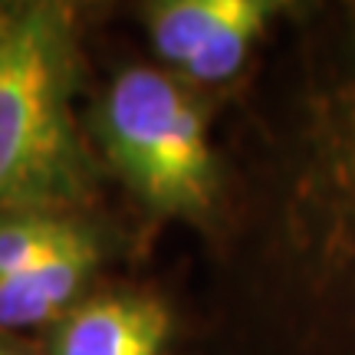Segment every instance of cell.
Listing matches in <instances>:
<instances>
[{"label":"cell","instance_id":"10","mask_svg":"<svg viewBox=\"0 0 355 355\" xmlns=\"http://www.w3.org/2000/svg\"><path fill=\"white\" fill-rule=\"evenodd\" d=\"M0 355H26V352H17V349H7V345H0Z\"/></svg>","mask_w":355,"mask_h":355},{"label":"cell","instance_id":"7","mask_svg":"<svg viewBox=\"0 0 355 355\" xmlns=\"http://www.w3.org/2000/svg\"><path fill=\"white\" fill-rule=\"evenodd\" d=\"M230 10V0H171L152 10V43L171 66L188 63Z\"/></svg>","mask_w":355,"mask_h":355},{"label":"cell","instance_id":"6","mask_svg":"<svg viewBox=\"0 0 355 355\" xmlns=\"http://www.w3.org/2000/svg\"><path fill=\"white\" fill-rule=\"evenodd\" d=\"M266 17L270 7L260 0H230L227 17L211 30V37L198 46V53L181 66V73L194 83H220L234 76L247 60L257 33L263 30Z\"/></svg>","mask_w":355,"mask_h":355},{"label":"cell","instance_id":"1","mask_svg":"<svg viewBox=\"0 0 355 355\" xmlns=\"http://www.w3.org/2000/svg\"><path fill=\"white\" fill-rule=\"evenodd\" d=\"M73 30L63 7L17 13L0 43V217L69 214L89 198L92 165L69 115Z\"/></svg>","mask_w":355,"mask_h":355},{"label":"cell","instance_id":"9","mask_svg":"<svg viewBox=\"0 0 355 355\" xmlns=\"http://www.w3.org/2000/svg\"><path fill=\"white\" fill-rule=\"evenodd\" d=\"M13 20H17V13H10L3 3H0V43H3V37L10 33V26H13Z\"/></svg>","mask_w":355,"mask_h":355},{"label":"cell","instance_id":"4","mask_svg":"<svg viewBox=\"0 0 355 355\" xmlns=\"http://www.w3.org/2000/svg\"><path fill=\"white\" fill-rule=\"evenodd\" d=\"M96 263H99V241L92 237V230H83L76 241L66 243L50 260H43L20 277L3 279L0 283V326L3 329L40 326L66 313L73 300L86 290Z\"/></svg>","mask_w":355,"mask_h":355},{"label":"cell","instance_id":"5","mask_svg":"<svg viewBox=\"0 0 355 355\" xmlns=\"http://www.w3.org/2000/svg\"><path fill=\"white\" fill-rule=\"evenodd\" d=\"M83 230L86 227L73 214H43V211L3 214L0 217V283L50 260L66 243L76 241Z\"/></svg>","mask_w":355,"mask_h":355},{"label":"cell","instance_id":"3","mask_svg":"<svg viewBox=\"0 0 355 355\" xmlns=\"http://www.w3.org/2000/svg\"><path fill=\"white\" fill-rule=\"evenodd\" d=\"M168 336L171 316L155 296L115 293L73 309L53 355H165Z\"/></svg>","mask_w":355,"mask_h":355},{"label":"cell","instance_id":"2","mask_svg":"<svg viewBox=\"0 0 355 355\" xmlns=\"http://www.w3.org/2000/svg\"><path fill=\"white\" fill-rule=\"evenodd\" d=\"M112 165L162 214L194 217L214 201V152L201 105L162 69H125L102 105Z\"/></svg>","mask_w":355,"mask_h":355},{"label":"cell","instance_id":"8","mask_svg":"<svg viewBox=\"0 0 355 355\" xmlns=\"http://www.w3.org/2000/svg\"><path fill=\"white\" fill-rule=\"evenodd\" d=\"M345 162L355 171V99H352V112H349V128H345Z\"/></svg>","mask_w":355,"mask_h":355}]
</instances>
